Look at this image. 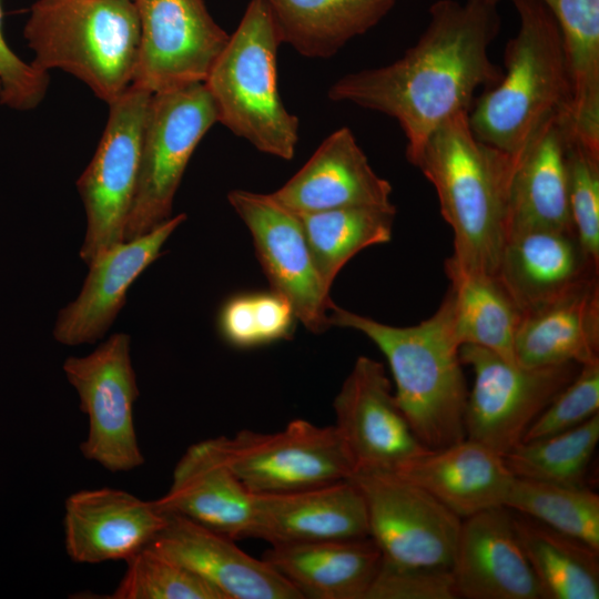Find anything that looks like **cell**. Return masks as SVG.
Masks as SVG:
<instances>
[{
	"label": "cell",
	"mask_w": 599,
	"mask_h": 599,
	"mask_svg": "<svg viewBox=\"0 0 599 599\" xmlns=\"http://www.w3.org/2000/svg\"><path fill=\"white\" fill-rule=\"evenodd\" d=\"M560 30L572 135L599 154V0H541Z\"/></svg>",
	"instance_id": "29"
},
{
	"label": "cell",
	"mask_w": 599,
	"mask_h": 599,
	"mask_svg": "<svg viewBox=\"0 0 599 599\" xmlns=\"http://www.w3.org/2000/svg\"><path fill=\"white\" fill-rule=\"evenodd\" d=\"M349 479L366 506L368 537L386 560L451 569L461 519L394 471L356 470Z\"/></svg>",
	"instance_id": "12"
},
{
	"label": "cell",
	"mask_w": 599,
	"mask_h": 599,
	"mask_svg": "<svg viewBox=\"0 0 599 599\" xmlns=\"http://www.w3.org/2000/svg\"><path fill=\"white\" fill-rule=\"evenodd\" d=\"M451 569L402 565L382 557L364 599H456Z\"/></svg>",
	"instance_id": "38"
},
{
	"label": "cell",
	"mask_w": 599,
	"mask_h": 599,
	"mask_svg": "<svg viewBox=\"0 0 599 599\" xmlns=\"http://www.w3.org/2000/svg\"><path fill=\"white\" fill-rule=\"evenodd\" d=\"M393 471L428 491L460 519L505 507L515 479L502 456L468 438L430 450Z\"/></svg>",
	"instance_id": "24"
},
{
	"label": "cell",
	"mask_w": 599,
	"mask_h": 599,
	"mask_svg": "<svg viewBox=\"0 0 599 599\" xmlns=\"http://www.w3.org/2000/svg\"><path fill=\"white\" fill-rule=\"evenodd\" d=\"M444 268L460 346L477 345L516 363L514 345L521 312L498 275L465 270L450 256Z\"/></svg>",
	"instance_id": "30"
},
{
	"label": "cell",
	"mask_w": 599,
	"mask_h": 599,
	"mask_svg": "<svg viewBox=\"0 0 599 599\" xmlns=\"http://www.w3.org/2000/svg\"><path fill=\"white\" fill-rule=\"evenodd\" d=\"M598 440L599 413L575 428L521 441L502 458L515 477L561 485H583Z\"/></svg>",
	"instance_id": "34"
},
{
	"label": "cell",
	"mask_w": 599,
	"mask_h": 599,
	"mask_svg": "<svg viewBox=\"0 0 599 599\" xmlns=\"http://www.w3.org/2000/svg\"><path fill=\"white\" fill-rule=\"evenodd\" d=\"M568 194L573 233L599 265V154L572 135L568 148Z\"/></svg>",
	"instance_id": "36"
},
{
	"label": "cell",
	"mask_w": 599,
	"mask_h": 599,
	"mask_svg": "<svg viewBox=\"0 0 599 599\" xmlns=\"http://www.w3.org/2000/svg\"><path fill=\"white\" fill-rule=\"evenodd\" d=\"M251 298L258 345L287 338L292 334L296 317L285 297L271 291L251 294Z\"/></svg>",
	"instance_id": "40"
},
{
	"label": "cell",
	"mask_w": 599,
	"mask_h": 599,
	"mask_svg": "<svg viewBox=\"0 0 599 599\" xmlns=\"http://www.w3.org/2000/svg\"><path fill=\"white\" fill-rule=\"evenodd\" d=\"M166 516L149 547L194 572L223 599H302L266 560L250 556L234 539L182 516Z\"/></svg>",
	"instance_id": "19"
},
{
	"label": "cell",
	"mask_w": 599,
	"mask_h": 599,
	"mask_svg": "<svg viewBox=\"0 0 599 599\" xmlns=\"http://www.w3.org/2000/svg\"><path fill=\"white\" fill-rule=\"evenodd\" d=\"M599 413V361L581 365L572 380L551 400L522 441L575 428Z\"/></svg>",
	"instance_id": "37"
},
{
	"label": "cell",
	"mask_w": 599,
	"mask_h": 599,
	"mask_svg": "<svg viewBox=\"0 0 599 599\" xmlns=\"http://www.w3.org/2000/svg\"><path fill=\"white\" fill-rule=\"evenodd\" d=\"M224 459L255 496L308 489L348 479L355 466L334 425L296 418L274 433L241 430L213 438Z\"/></svg>",
	"instance_id": "8"
},
{
	"label": "cell",
	"mask_w": 599,
	"mask_h": 599,
	"mask_svg": "<svg viewBox=\"0 0 599 599\" xmlns=\"http://www.w3.org/2000/svg\"><path fill=\"white\" fill-rule=\"evenodd\" d=\"M392 185L370 166L353 132L343 126L272 196L296 213L352 206H394Z\"/></svg>",
	"instance_id": "21"
},
{
	"label": "cell",
	"mask_w": 599,
	"mask_h": 599,
	"mask_svg": "<svg viewBox=\"0 0 599 599\" xmlns=\"http://www.w3.org/2000/svg\"><path fill=\"white\" fill-rule=\"evenodd\" d=\"M167 516L155 500L101 487L71 494L64 502V548L78 564L126 560L148 547Z\"/></svg>",
	"instance_id": "16"
},
{
	"label": "cell",
	"mask_w": 599,
	"mask_h": 599,
	"mask_svg": "<svg viewBox=\"0 0 599 599\" xmlns=\"http://www.w3.org/2000/svg\"><path fill=\"white\" fill-rule=\"evenodd\" d=\"M0 92H1V83H0Z\"/></svg>",
	"instance_id": "42"
},
{
	"label": "cell",
	"mask_w": 599,
	"mask_h": 599,
	"mask_svg": "<svg viewBox=\"0 0 599 599\" xmlns=\"http://www.w3.org/2000/svg\"><path fill=\"white\" fill-rule=\"evenodd\" d=\"M514 351L524 367L599 361L598 275L522 313Z\"/></svg>",
	"instance_id": "25"
},
{
	"label": "cell",
	"mask_w": 599,
	"mask_h": 599,
	"mask_svg": "<svg viewBox=\"0 0 599 599\" xmlns=\"http://www.w3.org/2000/svg\"><path fill=\"white\" fill-rule=\"evenodd\" d=\"M451 573L458 598L544 599L506 507L461 519Z\"/></svg>",
	"instance_id": "18"
},
{
	"label": "cell",
	"mask_w": 599,
	"mask_h": 599,
	"mask_svg": "<svg viewBox=\"0 0 599 599\" xmlns=\"http://www.w3.org/2000/svg\"><path fill=\"white\" fill-rule=\"evenodd\" d=\"M23 37L33 65L70 73L108 105L132 85L140 40L133 0H37Z\"/></svg>",
	"instance_id": "5"
},
{
	"label": "cell",
	"mask_w": 599,
	"mask_h": 599,
	"mask_svg": "<svg viewBox=\"0 0 599 599\" xmlns=\"http://www.w3.org/2000/svg\"><path fill=\"white\" fill-rule=\"evenodd\" d=\"M227 200L252 235L272 291L288 301L306 329L314 334L328 329L331 288L315 267L300 216L271 193L233 190Z\"/></svg>",
	"instance_id": "14"
},
{
	"label": "cell",
	"mask_w": 599,
	"mask_h": 599,
	"mask_svg": "<svg viewBox=\"0 0 599 599\" xmlns=\"http://www.w3.org/2000/svg\"><path fill=\"white\" fill-rule=\"evenodd\" d=\"M459 355L475 375L465 410L466 438L500 456L522 441L531 424L581 366L564 363L524 367L471 344L461 345Z\"/></svg>",
	"instance_id": "9"
},
{
	"label": "cell",
	"mask_w": 599,
	"mask_h": 599,
	"mask_svg": "<svg viewBox=\"0 0 599 599\" xmlns=\"http://www.w3.org/2000/svg\"><path fill=\"white\" fill-rule=\"evenodd\" d=\"M571 135L568 115L557 114L518 155L510 187L507 237L532 229L573 233L568 194Z\"/></svg>",
	"instance_id": "23"
},
{
	"label": "cell",
	"mask_w": 599,
	"mask_h": 599,
	"mask_svg": "<svg viewBox=\"0 0 599 599\" xmlns=\"http://www.w3.org/2000/svg\"><path fill=\"white\" fill-rule=\"evenodd\" d=\"M598 272L572 232L532 229L507 237L497 275L522 314Z\"/></svg>",
	"instance_id": "26"
},
{
	"label": "cell",
	"mask_w": 599,
	"mask_h": 599,
	"mask_svg": "<svg viewBox=\"0 0 599 599\" xmlns=\"http://www.w3.org/2000/svg\"><path fill=\"white\" fill-rule=\"evenodd\" d=\"M517 158L479 140L463 112L444 122L412 161L437 193L454 234L450 257L465 270L497 274Z\"/></svg>",
	"instance_id": "2"
},
{
	"label": "cell",
	"mask_w": 599,
	"mask_h": 599,
	"mask_svg": "<svg viewBox=\"0 0 599 599\" xmlns=\"http://www.w3.org/2000/svg\"><path fill=\"white\" fill-rule=\"evenodd\" d=\"M140 40L132 85L151 94L204 83L230 34L204 0H133Z\"/></svg>",
	"instance_id": "13"
},
{
	"label": "cell",
	"mask_w": 599,
	"mask_h": 599,
	"mask_svg": "<svg viewBox=\"0 0 599 599\" xmlns=\"http://www.w3.org/2000/svg\"><path fill=\"white\" fill-rule=\"evenodd\" d=\"M282 40L263 0H251L204 84L217 122L258 151L292 160L300 121L284 105L277 85Z\"/></svg>",
	"instance_id": "6"
},
{
	"label": "cell",
	"mask_w": 599,
	"mask_h": 599,
	"mask_svg": "<svg viewBox=\"0 0 599 599\" xmlns=\"http://www.w3.org/2000/svg\"><path fill=\"white\" fill-rule=\"evenodd\" d=\"M481 1H484V2H486L488 4L497 7V4L502 0H481Z\"/></svg>",
	"instance_id": "41"
},
{
	"label": "cell",
	"mask_w": 599,
	"mask_h": 599,
	"mask_svg": "<svg viewBox=\"0 0 599 599\" xmlns=\"http://www.w3.org/2000/svg\"><path fill=\"white\" fill-rule=\"evenodd\" d=\"M263 559L302 599H364L382 554L364 537L273 545Z\"/></svg>",
	"instance_id": "27"
},
{
	"label": "cell",
	"mask_w": 599,
	"mask_h": 599,
	"mask_svg": "<svg viewBox=\"0 0 599 599\" xmlns=\"http://www.w3.org/2000/svg\"><path fill=\"white\" fill-rule=\"evenodd\" d=\"M512 518L544 599L599 598V550L528 516Z\"/></svg>",
	"instance_id": "31"
},
{
	"label": "cell",
	"mask_w": 599,
	"mask_h": 599,
	"mask_svg": "<svg viewBox=\"0 0 599 599\" xmlns=\"http://www.w3.org/2000/svg\"><path fill=\"white\" fill-rule=\"evenodd\" d=\"M216 122V109L204 83L151 95L136 190L123 242L142 236L172 217L174 196L189 161Z\"/></svg>",
	"instance_id": "7"
},
{
	"label": "cell",
	"mask_w": 599,
	"mask_h": 599,
	"mask_svg": "<svg viewBox=\"0 0 599 599\" xmlns=\"http://www.w3.org/2000/svg\"><path fill=\"white\" fill-rule=\"evenodd\" d=\"M328 321L331 326L364 334L384 354L396 402L427 449L437 450L466 438L468 389L446 294L429 318L413 326L387 325L335 303Z\"/></svg>",
	"instance_id": "3"
},
{
	"label": "cell",
	"mask_w": 599,
	"mask_h": 599,
	"mask_svg": "<svg viewBox=\"0 0 599 599\" xmlns=\"http://www.w3.org/2000/svg\"><path fill=\"white\" fill-rule=\"evenodd\" d=\"M185 220L184 213L172 216L149 233L98 256L89 265L77 298L58 313L55 341L78 346L103 337L125 304L131 285L160 256L164 243Z\"/></svg>",
	"instance_id": "17"
},
{
	"label": "cell",
	"mask_w": 599,
	"mask_h": 599,
	"mask_svg": "<svg viewBox=\"0 0 599 599\" xmlns=\"http://www.w3.org/2000/svg\"><path fill=\"white\" fill-rule=\"evenodd\" d=\"M155 501L165 514L182 516L234 540L252 537L255 495L234 474L213 438L184 451L167 491Z\"/></svg>",
	"instance_id": "20"
},
{
	"label": "cell",
	"mask_w": 599,
	"mask_h": 599,
	"mask_svg": "<svg viewBox=\"0 0 599 599\" xmlns=\"http://www.w3.org/2000/svg\"><path fill=\"white\" fill-rule=\"evenodd\" d=\"M112 599H223L206 581L176 561L145 547L125 560Z\"/></svg>",
	"instance_id": "35"
},
{
	"label": "cell",
	"mask_w": 599,
	"mask_h": 599,
	"mask_svg": "<svg viewBox=\"0 0 599 599\" xmlns=\"http://www.w3.org/2000/svg\"><path fill=\"white\" fill-rule=\"evenodd\" d=\"M429 16L418 41L398 60L346 74L327 92L334 102L394 118L410 163L444 122L470 111L479 88L493 87L502 74L488 53L500 23L495 6L439 0Z\"/></svg>",
	"instance_id": "1"
},
{
	"label": "cell",
	"mask_w": 599,
	"mask_h": 599,
	"mask_svg": "<svg viewBox=\"0 0 599 599\" xmlns=\"http://www.w3.org/2000/svg\"><path fill=\"white\" fill-rule=\"evenodd\" d=\"M335 424L355 470L393 471L428 451L400 410L382 363L359 356L334 398Z\"/></svg>",
	"instance_id": "15"
},
{
	"label": "cell",
	"mask_w": 599,
	"mask_h": 599,
	"mask_svg": "<svg viewBox=\"0 0 599 599\" xmlns=\"http://www.w3.org/2000/svg\"><path fill=\"white\" fill-rule=\"evenodd\" d=\"M151 95L131 85L109 104L108 121L97 150L77 181L87 216L79 255L88 266L103 252L123 242L136 190Z\"/></svg>",
	"instance_id": "10"
},
{
	"label": "cell",
	"mask_w": 599,
	"mask_h": 599,
	"mask_svg": "<svg viewBox=\"0 0 599 599\" xmlns=\"http://www.w3.org/2000/svg\"><path fill=\"white\" fill-rule=\"evenodd\" d=\"M49 81V73L23 61L7 43L0 0V103L16 111H31L42 102Z\"/></svg>",
	"instance_id": "39"
},
{
	"label": "cell",
	"mask_w": 599,
	"mask_h": 599,
	"mask_svg": "<svg viewBox=\"0 0 599 599\" xmlns=\"http://www.w3.org/2000/svg\"><path fill=\"white\" fill-rule=\"evenodd\" d=\"M297 215L315 267L331 288L352 257L392 240L396 207L352 206Z\"/></svg>",
	"instance_id": "32"
},
{
	"label": "cell",
	"mask_w": 599,
	"mask_h": 599,
	"mask_svg": "<svg viewBox=\"0 0 599 599\" xmlns=\"http://www.w3.org/2000/svg\"><path fill=\"white\" fill-rule=\"evenodd\" d=\"M282 43L314 59H327L376 26L395 0H263Z\"/></svg>",
	"instance_id": "28"
},
{
	"label": "cell",
	"mask_w": 599,
	"mask_h": 599,
	"mask_svg": "<svg viewBox=\"0 0 599 599\" xmlns=\"http://www.w3.org/2000/svg\"><path fill=\"white\" fill-rule=\"evenodd\" d=\"M130 348V336L115 333L89 355L70 356L63 363L89 420L80 450L111 473L130 471L144 463L133 418L139 387Z\"/></svg>",
	"instance_id": "11"
},
{
	"label": "cell",
	"mask_w": 599,
	"mask_h": 599,
	"mask_svg": "<svg viewBox=\"0 0 599 599\" xmlns=\"http://www.w3.org/2000/svg\"><path fill=\"white\" fill-rule=\"evenodd\" d=\"M505 507L599 550V496L583 485L515 477Z\"/></svg>",
	"instance_id": "33"
},
{
	"label": "cell",
	"mask_w": 599,
	"mask_h": 599,
	"mask_svg": "<svg viewBox=\"0 0 599 599\" xmlns=\"http://www.w3.org/2000/svg\"><path fill=\"white\" fill-rule=\"evenodd\" d=\"M252 537L271 546L368 537L365 501L349 478L255 496Z\"/></svg>",
	"instance_id": "22"
},
{
	"label": "cell",
	"mask_w": 599,
	"mask_h": 599,
	"mask_svg": "<svg viewBox=\"0 0 599 599\" xmlns=\"http://www.w3.org/2000/svg\"><path fill=\"white\" fill-rule=\"evenodd\" d=\"M511 1L520 22L505 48V71L473 104L468 122L483 142L519 155L546 122L569 114L570 83L552 13L541 0Z\"/></svg>",
	"instance_id": "4"
}]
</instances>
